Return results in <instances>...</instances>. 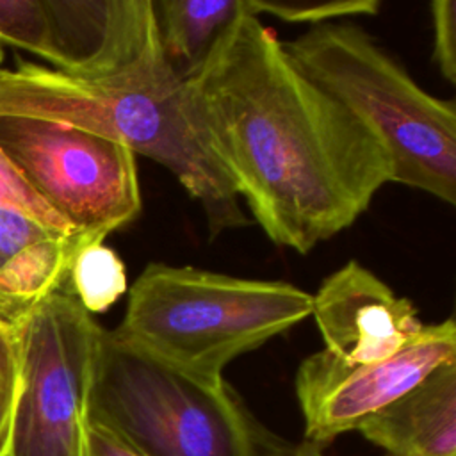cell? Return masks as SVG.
Wrapping results in <instances>:
<instances>
[{
    "label": "cell",
    "mask_w": 456,
    "mask_h": 456,
    "mask_svg": "<svg viewBox=\"0 0 456 456\" xmlns=\"http://www.w3.org/2000/svg\"><path fill=\"white\" fill-rule=\"evenodd\" d=\"M292 64L385 144L394 183L456 203V107L424 91L353 23H322L283 43Z\"/></svg>",
    "instance_id": "obj_4"
},
{
    "label": "cell",
    "mask_w": 456,
    "mask_h": 456,
    "mask_svg": "<svg viewBox=\"0 0 456 456\" xmlns=\"http://www.w3.org/2000/svg\"><path fill=\"white\" fill-rule=\"evenodd\" d=\"M456 360L452 317L424 324L419 337L390 358L351 363L326 349L308 354L296 372L305 440L328 445L417 387L436 367Z\"/></svg>",
    "instance_id": "obj_8"
},
{
    "label": "cell",
    "mask_w": 456,
    "mask_h": 456,
    "mask_svg": "<svg viewBox=\"0 0 456 456\" xmlns=\"http://www.w3.org/2000/svg\"><path fill=\"white\" fill-rule=\"evenodd\" d=\"M4 46L23 48L50 61L48 18L43 0H0V62Z\"/></svg>",
    "instance_id": "obj_15"
},
{
    "label": "cell",
    "mask_w": 456,
    "mask_h": 456,
    "mask_svg": "<svg viewBox=\"0 0 456 456\" xmlns=\"http://www.w3.org/2000/svg\"><path fill=\"white\" fill-rule=\"evenodd\" d=\"M87 456H141L112 431L89 422Z\"/></svg>",
    "instance_id": "obj_20"
},
{
    "label": "cell",
    "mask_w": 456,
    "mask_h": 456,
    "mask_svg": "<svg viewBox=\"0 0 456 456\" xmlns=\"http://www.w3.org/2000/svg\"><path fill=\"white\" fill-rule=\"evenodd\" d=\"M324 447L326 445H322V444H317V442L303 438V442L297 444L294 449L273 451V452H267L264 456H326L324 454Z\"/></svg>",
    "instance_id": "obj_21"
},
{
    "label": "cell",
    "mask_w": 456,
    "mask_h": 456,
    "mask_svg": "<svg viewBox=\"0 0 456 456\" xmlns=\"http://www.w3.org/2000/svg\"><path fill=\"white\" fill-rule=\"evenodd\" d=\"M312 315V294L287 281L150 262L128 287L112 331L126 344L207 381Z\"/></svg>",
    "instance_id": "obj_3"
},
{
    "label": "cell",
    "mask_w": 456,
    "mask_h": 456,
    "mask_svg": "<svg viewBox=\"0 0 456 456\" xmlns=\"http://www.w3.org/2000/svg\"><path fill=\"white\" fill-rule=\"evenodd\" d=\"M68 281L69 294L91 315L107 312L128 290L125 264L103 242H89L77 251Z\"/></svg>",
    "instance_id": "obj_14"
},
{
    "label": "cell",
    "mask_w": 456,
    "mask_h": 456,
    "mask_svg": "<svg viewBox=\"0 0 456 456\" xmlns=\"http://www.w3.org/2000/svg\"><path fill=\"white\" fill-rule=\"evenodd\" d=\"M162 52L178 78H191L246 0H153Z\"/></svg>",
    "instance_id": "obj_13"
},
{
    "label": "cell",
    "mask_w": 456,
    "mask_h": 456,
    "mask_svg": "<svg viewBox=\"0 0 456 456\" xmlns=\"http://www.w3.org/2000/svg\"><path fill=\"white\" fill-rule=\"evenodd\" d=\"M87 420L141 456H258L256 428L232 387L164 363L102 330Z\"/></svg>",
    "instance_id": "obj_5"
},
{
    "label": "cell",
    "mask_w": 456,
    "mask_h": 456,
    "mask_svg": "<svg viewBox=\"0 0 456 456\" xmlns=\"http://www.w3.org/2000/svg\"><path fill=\"white\" fill-rule=\"evenodd\" d=\"M387 456H456V360L356 428Z\"/></svg>",
    "instance_id": "obj_12"
},
{
    "label": "cell",
    "mask_w": 456,
    "mask_h": 456,
    "mask_svg": "<svg viewBox=\"0 0 456 456\" xmlns=\"http://www.w3.org/2000/svg\"><path fill=\"white\" fill-rule=\"evenodd\" d=\"M102 326L62 289L14 330L18 383L0 456H87V392Z\"/></svg>",
    "instance_id": "obj_6"
},
{
    "label": "cell",
    "mask_w": 456,
    "mask_h": 456,
    "mask_svg": "<svg viewBox=\"0 0 456 456\" xmlns=\"http://www.w3.org/2000/svg\"><path fill=\"white\" fill-rule=\"evenodd\" d=\"M0 148L77 233L103 240L141 214L135 153L116 141L57 121L0 116Z\"/></svg>",
    "instance_id": "obj_7"
},
{
    "label": "cell",
    "mask_w": 456,
    "mask_h": 456,
    "mask_svg": "<svg viewBox=\"0 0 456 456\" xmlns=\"http://www.w3.org/2000/svg\"><path fill=\"white\" fill-rule=\"evenodd\" d=\"M18 383L14 333L0 328V452L7 436Z\"/></svg>",
    "instance_id": "obj_19"
},
{
    "label": "cell",
    "mask_w": 456,
    "mask_h": 456,
    "mask_svg": "<svg viewBox=\"0 0 456 456\" xmlns=\"http://www.w3.org/2000/svg\"><path fill=\"white\" fill-rule=\"evenodd\" d=\"M183 86L205 148L280 248L306 255L394 183L379 137L305 77L248 9Z\"/></svg>",
    "instance_id": "obj_1"
},
{
    "label": "cell",
    "mask_w": 456,
    "mask_h": 456,
    "mask_svg": "<svg viewBox=\"0 0 456 456\" xmlns=\"http://www.w3.org/2000/svg\"><path fill=\"white\" fill-rule=\"evenodd\" d=\"M50 64L96 78L164 57L153 0H43Z\"/></svg>",
    "instance_id": "obj_10"
},
{
    "label": "cell",
    "mask_w": 456,
    "mask_h": 456,
    "mask_svg": "<svg viewBox=\"0 0 456 456\" xmlns=\"http://www.w3.org/2000/svg\"><path fill=\"white\" fill-rule=\"evenodd\" d=\"M87 235H61L36 221L0 208V328L14 333L27 314L62 289Z\"/></svg>",
    "instance_id": "obj_11"
},
{
    "label": "cell",
    "mask_w": 456,
    "mask_h": 456,
    "mask_svg": "<svg viewBox=\"0 0 456 456\" xmlns=\"http://www.w3.org/2000/svg\"><path fill=\"white\" fill-rule=\"evenodd\" d=\"M0 116L64 123L159 162L200 203L210 237L249 224L232 182L196 130L183 80L166 57L96 78L18 59L16 68H0Z\"/></svg>",
    "instance_id": "obj_2"
},
{
    "label": "cell",
    "mask_w": 456,
    "mask_h": 456,
    "mask_svg": "<svg viewBox=\"0 0 456 456\" xmlns=\"http://www.w3.org/2000/svg\"><path fill=\"white\" fill-rule=\"evenodd\" d=\"M248 12L271 14L290 23H331L347 16H374L381 9L379 0H246Z\"/></svg>",
    "instance_id": "obj_16"
},
{
    "label": "cell",
    "mask_w": 456,
    "mask_h": 456,
    "mask_svg": "<svg viewBox=\"0 0 456 456\" xmlns=\"http://www.w3.org/2000/svg\"><path fill=\"white\" fill-rule=\"evenodd\" d=\"M433 18V61L442 77L456 82V0L431 2Z\"/></svg>",
    "instance_id": "obj_18"
},
{
    "label": "cell",
    "mask_w": 456,
    "mask_h": 456,
    "mask_svg": "<svg viewBox=\"0 0 456 456\" xmlns=\"http://www.w3.org/2000/svg\"><path fill=\"white\" fill-rule=\"evenodd\" d=\"M312 315L324 349L351 363L390 358L424 328L415 305L356 260L319 285Z\"/></svg>",
    "instance_id": "obj_9"
},
{
    "label": "cell",
    "mask_w": 456,
    "mask_h": 456,
    "mask_svg": "<svg viewBox=\"0 0 456 456\" xmlns=\"http://www.w3.org/2000/svg\"><path fill=\"white\" fill-rule=\"evenodd\" d=\"M0 208L25 216L50 232L78 235L73 226L59 216L21 176L0 148Z\"/></svg>",
    "instance_id": "obj_17"
}]
</instances>
